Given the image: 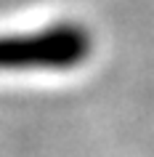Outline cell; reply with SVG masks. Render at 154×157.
Instances as JSON below:
<instances>
[{
	"mask_svg": "<svg viewBox=\"0 0 154 157\" xmlns=\"http://www.w3.org/2000/svg\"><path fill=\"white\" fill-rule=\"evenodd\" d=\"M93 53L88 27L77 21H53L32 32L0 35V72L19 69H74Z\"/></svg>",
	"mask_w": 154,
	"mask_h": 157,
	"instance_id": "1",
	"label": "cell"
}]
</instances>
